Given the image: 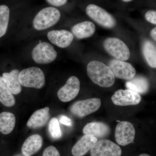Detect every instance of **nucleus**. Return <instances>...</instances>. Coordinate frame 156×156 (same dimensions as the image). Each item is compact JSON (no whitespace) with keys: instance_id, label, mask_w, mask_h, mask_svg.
<instances>
[{"instance_id":"f257e3e1","label":"nucleus","mask_w":156,"mask_h":156,"mask_svg":"<svg viewBox=\"0 0 156 156\" xmlns=\"http://www.w3.org/2000/svg\"><path fill=\"white\" fill-rule=\"evenodd\" d=\"M87 74L93 83L105 88L112 87L115 77L109 66L98 61L90 62L87 66Z\"/></svg>"},{"instance_id":"f03ea898","label":"nucleus","mask_w":156,"mask_h":156,"mask_svg":"<svg viewBox=\"0 0 156 156\" xmlns=\"http://www.w3.org/2000/svg\"><path fill=\"white\" fill-rule=\"evenodd\" d=\"M61 14L58 9L48 7L42 9L37 14L33 20V27L38 30L47 29L56 24Z\"/></svg>"},{"instance_id":"7ed1b4c3","label":"nucleus","mask_w":156,"mask_h":156,"mask_svg":"<svg viewBox=\"0 0 156 156\" xmlns=\"http://www.w3.org/2000/svg\"><path fill=\"white\" fill-rule=\"evenodd\" d=\"M21 86L28 88L41 89L44 86V74L41 69L31 67L22 70L19 74Z\"/></svg>"},{"instance_id":"20e7f679","label":"nucleus","mask_w":156,"mask_h":156,"mask_svg":"<svg viewBox=\"0 0 156 156\" xmlns=\"http://www.w3.org/2000/svg\"><path fill=\"white\" fill-rule=\"evenodd\" d=\"M104 47L110 55L118 60L126 61L130 58L129 48L120 39L116 38L106 39L104 42Z\"/></svg>"},{"instance_id":"39448f33","label":"nucleus","mask_w":156,"mask_h":156,"mask_svg":"<svg viewBox=\"0 0 156 156\" xmlns=\"http://www.w3.org/2000/svg\"><path fill=\"white\" fill-rule=\"evenodd\" d=\"M57 53L53 46L47 42L39 43L34 48L32 56L34 61L40 64H46L54 61Z\"/></svg>"},{"instance_id":"423d86ee","label":"nucleus","mask_w":156,"mask_h":156,"mask_svg":"<svg viewBox=\"0 0 156 156\" xmlns=\"http://www.w3.org/2000/svg\"><path fill=\"white\" fill-rule=\"evenodd\" d=\"M101 105L100 98H89L76 101L70 107V111L74 115L82 118L97 111Z\"/></svg>"},{"instance_id":"0eeeda50","label":"nucleus","mask_w":156,"mask_h":156,"mask_svg":"<svg viewBox=\"0 0 156 156\" xmlns=\"http://www.w3.org/2000/svg\"><path fill=\"white\" fill-rule=\"evenodd\" d=\"M86 12L88 16L99 25L107 28H112L115 26L113 17L105 10L94 4L87 6Z\"/></svg>"},{"instance_id":"6e6552de","label":"nucleus","mask_w":156,"mask_h":156,"mask_svg":"<svg viewBox=\"0 0 156 156\" xmlns=\"http://www.w3.org/2000/svg\"><path fill=\"white\" fill-rule=\"evenodd\" d=\"M91 156H121L122 151L119 145L107 139L98 141L90 150Z\"/></svg>"},{"instance_id":"1a4fd4ad","label":"nucleus","mask_w":156,"mask_h":156,"mask_svg":"<svg viewBox=\"0 0 156 156\" xmlns=\"http://www.w3.org/2000/svg\"><path fill=\"white\" fill-rule=\"evenodd\" d=\"M135 130L133 125L127 121L118 123L115 131V138L119 145L126 146L134 142Z\"/></svg>"},{"instance_id":"9d476101","label":"nucleus","mask_w":156,"mask_h":156,"mask_svg":"<svg viewBox=\"0 0 156 156\" xmlns=\"http://www.w3.org/2000/svg\"><path fill=\"white\" fill-rule=\"evenodd\" d=\"M114 104L118 106H126L138 104L141 100L139 93L129 89H119L115 92L111 98Z\"/></svg>"},{"instance_id":"9b49d317","label":"nucleus","mask_w":156,"mask_h":156,"mask_svg":"<svg viewBox=\"0 0 156 156\" xmlns=\"http://www.w3.org/2000/svg\"><path fill=\"white\" fill-rule=\"evenodd\" d=\"M80 80L76 77L72 76L69 78L66 83L58 90L57 96L62 102H69L74 99L80 90Z\"/></svg>"},{"instance_id":"f8f14e48","label":"nucleus","mask_w":156,"mask_h":156,"mask_svg":"<svg viewBox=\"0 0 156 156\" xmlns=\"http://www.w3.org/2000/svg\"><path fill=\"white\" fill-rule=\"evenodd\" d=\"M109 65L115 77L130 80L136 74L134 68L130 63L124 61L112 59L110 62Z\"/></svg>"},{"instance_id":"ddd939ff","label":"nucleus","mask_w":156,"mask_h":156,"mask_svg":"<svg viewBox=\"0 0 156 156\" xmlns=\"http://www.w3.org/2000/svg\"><path fill=\"white\" fill-rule=\"evenodd\" d=\"M48 37L53 44L62 48H67L73 42L74 36L69 31L53 30L49 32Z\"/></svg>"},{"instance_id":"4468645a","label":"nucleus","mask_w":156,"mask_h":156,"mask_svg":"<svg viewBox=\"0 0 156 156\" xmlns=\"http://www.w3.org/2000/svg\"><path fill=\"white\" fill-rule=\"evenodd\" d=\"M98 141L97 137L91 134H85L73 147L72 154L73 156H83Z\"/></svg>"},{"instance_id":"2eb2a0df","label":"nucleus","mask_w":156,"mask_h":156,"mask_svg":"<svg viewBox=\"0 0 156 156\" xmlns=\"http://www.w3.org/2000/svg\"><path fill=\"white\" fill-rule=\"evenodd\" d=\"M50 118L49 107L40 109L34 112L27 121V126L28 128L36 129L47 125Z\"/></svg>"},{"instance_id":"dca6fc26","label":"nucleus","mask_w":156,"mask_h":156,"mask_svg":"<svg viewBox=\"0 0 156 156\" xmlns=\"http://www.w3.org/2000/svg\"><path fill=\"white\" fill-rule=\"evenodd\" d=\"M43 143V138L39 134H33L29 136L21 147L23 154L25 156H31L36 153L41 149Z\"/></svg>"},{"instance_id":"f3484780","label":"nucleus","mask_w":156,"mask_h":156,"mask_svg":"<svg viewBox=\"0 0 156 156\" xmlns=\"http://www.w3.org/2000/svg\"><path fill=\"white\" fill-rule=\"evenodd\" d=\"M83 131L85 134H91L97 138L106 137L111 132L108 126L105 123L98 122L87 123L84 126Z\"/></svg>"},{"instance_id":"a211bd4d","label":"nucleus","mask_w":156,"mask_h":156,"mask_svg":"<svg viewBox=\"0 0 156 156\" xmlns=\"http://www.w3.org/2000/svg\"><path fill=\"white\" fill-rule=\"evenodd\" d=\"M20 72L14 69L10 73L3 74L2 78L7 87L14 95L19 94L21 92V85L19 81Z\"/></svg>"},{"instance_id":"6ab92c4d","label":"nucleus","mask_w":156,"mask_h":156,"mask_svg":"<svg viewBox=\"0 0 156 156\" xmlns=\"http://www.w3.org/2000/svg\"><path fill=\"white\" fill-rule=\"evenodd\" d=\"M95 30V24L89 21L78 23L72 28L73 35L79 39L87 38L92 36Z\"/></svg>"},{"instance_id":"aec40b11","label":"nucleus","mask_w":156,"mask_h":156,"mask_svg":"<svg viewBox=\"0 0 156 156\" xmlns=\"http://www.w3.org/2000/svg\"><path fill=\"white\" fill-rule=\"evenodd\" d=\"M126 88L139 94H145L148 91L149 84L148 81L144 77L137 76L126 83Z\"/></svg>"},{"instance_id":"412c9836","label":"nucleus","mask_w":156,"mask_h":156,"mask_svg":"<svg viewBox=\"0 0 156 156\" xmlns=\"http://www.w3.org/2000/svg\"><path fill=\"white\" fill-rule=\"evenodd\" d=\"M16 124V117L10 112H4L0 113V132L7 135L10 134Z\"/></svg>"},{"instance_id":"4be33fe9","label":"nucleus","mask_w":156,"mask_h":156,"mask_svg":"<svg viewBox=\"0 0 156 156\" xmlns=\"http://www.w3.org/2000/svg\"><path fill=\"white\" fill-rule=\"evenodd\" d=\"M15 99L13 93L7 87L2 77L0 76V102L8 107L15 105Z\"/></svg>"},{"instance_id":"5701e85b","label":"nucleus","mask_w":156,"mask_h":156,"mask_svg":"<svg viewBox=\"0 0 156 156\" xmlns=\"http://www.w3.org/2000/svg\"><path fill=\"white\" fill-rule=\"evenodd\" d=\"M143 53L146 60L151 67L156 68V48L154 44L146 41L143 45Z\"/></svg>"},{"instance_id":"b1692460","label":"nucleus","mask_w":156,"mask_h":156,"mask_svg":"<svg viewBox=\"0 0 156 156\" xmlns=\"http://www.w3.org/2000/svg\"><path fill=\"white\" fill-rule=\"evenodd\" d=\"M9 18L10 10L5 5L0 6V38L4 36L8 30Z\"/></svg>"},{"instance_id":"393cba45","label":"nucleus","mask_w":156,"mask_h":156,"mask_svg":"<svg viewBox=\"0 0 156 156\" xmlns=\"http://www.w3.org/2000/svg\"><path fill=\"white\" fill-rule=\"evenodd\" d=\"M48 130L50 135L54 139H59L62 136L59 122L56 118H53L50 120L48 126Z\"/></svg>"},{"instance_id":"a878e982","label":"nucleus","mask_w":156,"mask_h":156,"mask_svg":"<svg viewBox=\"0 0 156 156\" xmlns=\"http://www.w3.org/2000/svg\"><path fill=\"white\" fill-rule=\"evenodd\" d=\"M43 156H60L58 150L53 146L46 148L43 153Z\"/></svg>"},{"instance_id":"bb28decb","label":"nucleus","mask_w":156,"mask_h":156,"mask_svg":"<svg viewBox=\"0 0 156 156\" xmlns=\"http://www.w3.org/2000/svg\"><path fill=\"white\" fill-rule=\"evenodd\" d=\"M145 17L148 22L156 24V11L153 10L148 11L145 14Z\"/></svg>"},{"instance_id":"cd10ccee","label":"nucleus","mask_w":156,"mask_h":156,"mask_svg":"<svg viewBox=\"0 0 156 156\" xmlns=\"http://www.w3.org/2000/svg\"><path fill=\"white\" fill-rule=\"evenodd\" d=\"M59 121L62 125L68 126H71L73 125L72 120L64 115H62L59 119Z\"/></svg>"},{"instance_id":"c85d7f7f","label":"nucleus","mask_w":156,"mask_h":156,"mask_svg":"<svg viewBox=\"0 0 156 156\" xmlns=\"http://www.w3.org/2000/svg\"><path fill=\"white\" fill-rule=\"evenodd\" d=\"M48 3L56 7L63 5L67 2V0H46Z\"/></svg>"},{"instance_id":"c756f323","label":"nucleus","mask_w":156,"mask_h":156,"mask_svg":"<svg viewBox=\"0 0 156 156\" xmlns=\"http://www.w3.org/2000/svg\"><path fill=\"white\" fill-rule=\"evenodd\" d=\"M151 36L154 41H156V27L152 30L151 32Z\"/></svg>"},{"instance_id":"7c9ffc66","label":"nucleus","mask_w":156,"mask_h":156,"mask_svg":"<svg viewBox=\"0 0 156 156\" xmlns=\"http://www.w3.org/2000/svg\"><path fill=\"white\" fill-rule=\"evenodd\" d=\"M139 156H150L149 155L147 154H140V155H139Z\"/></svg>"},{"instance_id":"2f4dec72","label":"nucleus","mask_w":156,"mask_h":156,"mask_svg":"<svg viewBox=\"0 0 156 156\" xmlns=\"http://www.w3.org/2000/svg\"><path fill=\"white\" fill-rule=\"evenodd\" d=\"M123 2H130V1H132V0H122Z\"/></svg>"},{"instance_id":"473e14b6","label":"nucleus","mask_w":156,"mask_h":156,"mask_svg":"<svg viewBox=\"0 0 156 156\" xmlns=\"http://www.w3.org/2000/svg\"></svg>"}]
</instances>
